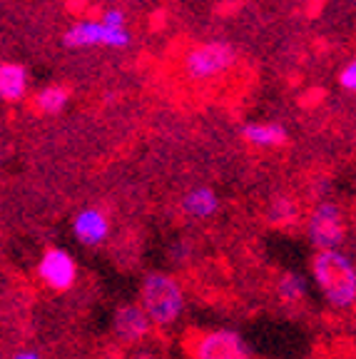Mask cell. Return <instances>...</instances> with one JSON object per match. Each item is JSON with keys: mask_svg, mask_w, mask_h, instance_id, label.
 Wrapping results in <instances>:
<instances>
[{"mask_svg": "<svg viewBox=\"0 0 356 359\" xmlns=\"http://www.w3.org/2000/svg\"><path fill=\"white\" fill-rule=\"evenodd\" d=\"M237 62H240V53L229 40L210 38L205 43H195L192 48H187L179 67H182L184 78H189L192 83H212V80H219L232 73Z\"/></svg>", "mask_w": 356, "mask_h": 359, "instance_id": "6da1fadb", "label": "cell"}, {"mask_svg": "<svg viewBox=\"0 0 356 359\" xmlns=\"http://www.w3.org/2000/svg\"><path fill=\"white\" fill-rule=\"evenodd\" d=\"M267 217L274 227H292L299 219V205L292 197H274L267 210Z\"/></svg>", "mask_w": 356, "mask_h": 359, "instance_id": "5bb4252c", "label": "cell"}, {"mask_svg": "<svg viewBox=\"0 0 356 359\" xmlns=\"http://www.w3.org/2000/svg\"><path fill=\"white\" fill-rule=\"evenodd\" d=\"M309 240L317 250H334L346 240V217L336 202H319L306 222Z\"/></svg>", "mask_w": 356, "mask_h": 359, "instance_id": "5b68a950", "label": "cell"}, {"mask_svg": "<svg viewBox=\"0 0 356 359\" xmlns=\"http://www.w3.org/2000/svg\"><path fill=\"white\" fill-rule=\"evenodd\" d=\"M100 20L107 22V25H128L125 11H120V8H107V11L100 15Z\"/></svg>", "mask_w": 356, "mask_h": 359, "instance_id": "e0dca14e", "label": "cell"}, {"mask_svg": "<svg viewBox=\"0 0 356 359\" xmlns=\"http://www.w3.org/2000/svg\"><path fill=\"white\" fill-rule=\"evenodd\" d=\"M336 85H339L341 93H349L354 95L356 93V62L349 60L339 67V73H336Z\"/></svg>", "mask_w": 356, "mask_h": 359, "instance_id": "2e32d148", "label": "cell"}, {"mask_svg": "<svg viewBox=\"0 0 356 359\" xmlns=\"http://www.w3.org/2000/svg\"><path fill=\"white\" fill-rule=\"evenodd\" d=\"M312 272L317 285L327 294V299L334 307H351L356 299V269L349 255L334 250H319L312 262Z\"/></svg>", "mask_w": 356, "mask_h": 359, "instance_id": "7a4b0ae2", "label": "cell"}, {"mask_svg": "<svg viewBox=\"0 0 356 359\" xmlns=\"http://www.w3.org/2000/svg\"><path fill=\"white\" fill-rule=\"evenodd\" d=\"M30 93V73L22 62H0V102L15 105Z\"/></svg>", "mask_w": 356, "mask_h": 359, "instance_id": "8fae6325", "label": "cell"}, {"mask_svg": "<svg viewBox=\"0 0 356 359\" xmlns=\"http://www.w3.org/2000/svg\"><path fill=\"white\" fill-rule=\"evenodd\" d=\"M139 307L145 309L152 325L167 327L182 314L184 294L182 287L170 275H147L139 290Z\"/></svg>", "mask_w": 356, "mask_h": 359, "instance_id": "3957f363", "label": "cell"}, {"mask_svg": "<svg viewBox=\"0 0 356 359\" xmlns=\"http://www.w3.org/2000/svg\"><path fill=\"white\" fill-rule=\"evenodd\" d=\"M115 334L123 339L125 344L142 342L152 330L150 317L145 314V309L139 304H123V307L115 312Z\"/></svg>", "mask_w": 356, "mask_h": 359, "instance_id": "ba28073f", "label": "cell"}, {"mask_svg": "<svg viewBox=\"0 0 356 359\" xmlns=\"http://www.w3.org/2000/svg\"><path fill=\"white\" fill-rule=\"evenodd\" d=\"M38 275L50 290L65 292L75 285V277H78V267H75V259L70 252L60 250V247H53L40 257L38 264Z\"/></svg>", "mask_w": 356, "mask_h": 359, "instance_id": "52a82bcc", "label": "cell"}, {"mask_svg": "<svg viewBox=\"0 0 356 359\" xmlns=\"http://www.w3.org/2000/svg\"><path fill=\"white\" fill-rule=\"evenodd\" d=\"M73 232L83 245L97 247L100 242L107 240L110 235V219L102 210L97 208H85L75 215L73 219Z\"/></svg>", "mask_w": 356, "mask_h": 359, "instance_id": "9c48e42d", "label": "cell"}, {"mask_svg": "<svg viewBox=\"0 0 356 359\" xmlns=\"http://www.w3.org/2000/svg\"><path fill=\"white\" fill-rule=\"evenodd\" d=\"M242 137H245V142H249L252 147H259V150H277V147L287 145L289 130L277 120H254V123H247L242 128Z\"/></svg>", "mask_w": 356, "mask_h": 359, "instance_id": "30bf717a", "label": "cell"}, {"mask_svg": "<svg viewBox=\"0 0 356 359\" xmlns=\"http://www.w3.org/2000/svg\"><path fill=\"white\" fill-rule=\"evenodd\" d=\"M137 359H152V357H150V354H139Z\"/></svg>", "mask_w": 356, "mask_h": 359, "instance_id": "d6986e66", "label": "cell"}, {"mask_svg": "<svg viewBox=\"0 0 356 359\" xmlns=\"http://www.w3.org/2000/svg\"><path fill=\"white\" fill-rule=\"evenodd\" d=\"M13 359H43L38 352H33V349H20V352L13 354Z\"/></svg>", "mask_w": 356, "mask_h": 359, "instance_id": "ac0fdd59", "label": "cell"}, {"mask_svg": "<svg viewBox=\"0 0 356 359\" xmlns=\"http://www.w3.org/2000/svg\"><path fill=\"white\" fill-rule=\"evenodd\" d=\"M70 105V90L60 83L45 85L33 95V107L40 115H60Z\"/></svg>", "mask_w": 356, "mask_h": 359, "instance_id": "4fadbf2b", "label": "cell"}, {"mask_svg": "<svg viewBox=\"0 0 356 359\" xmlns=\"http://www.w3.org/2000/svg\"><path fill=\"white\" fill-rule=\"evenodd\" d=\"M277 292L284 302H289V304L299 302V299H304V294H306V282L301 280L299 275H294V272H287V275L279 280Z\"/></svg>", "mask_w": 356, "mask_h": 359, "instance_id": "9a60e30c", "label": "cell"}, {"mask_svg": "<svg viewBox=\"0 0 356 359\" xmlns=\"http://www.w3.org/2000/svg\"><path fill=\"white\" fill-rule=\"evenodd\" d=\"M182 210H184V215H189V217L207 219L219 210V197H217V192L207 185L192 187V190L184 192Z\"/></svg>", "mask_w": 356, "mask_h": 359, "instance_id": "7c38bea8", "label": "cell"}, {"mask_svg": "<svg viewBox=\"0 0 356 359\" xmlns=\"http://www.w3.org/2000/svg\"><path fill=\"white\" fill-rule=\"evenodd\" d=\"M62 43L70 50H85V48L125 50L132 43V33L128 25H107L100 18H78L62 33Z\"/></svg>", "mask_w": 356, "mask_h": 359, "instance_id": "277c9868", "label": "cell"}, {"mask_svg": "<svg viewBox=\"0 0 356 359\" xmlns=\"http://www.w3.org/2000/svg\"><path fill=\"white\" fill-rule=\"evenodd\" d=\"M195 359H249V347L237 332L217 330L207 332L192 344Z\"/></svg>", "mask_w": 356, "mask_h": 359, "instance_id": "8992f818", "label": "cell"}]
</instances>
